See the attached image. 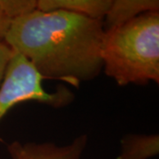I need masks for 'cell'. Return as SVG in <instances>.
<instances>
[{
  "label": "cell",
  "instance_id": "6da1fadb",
  "mask_svg": "<svg viewBox=\"0 0 159 159\" xmlns=\"http://www.w3.org/2000/svg\"><path fill=\"white\" fill-rule=\"evenodd\" d=\"M102 20L64 11L34 9L11 23L5 43L45 79L79 86L102 71Z\"/></svg>",
  "mask_w": 159,
  "mask_h": 159
},
{
  "label": "cell",
  "instance_id": "7a4b0ae2",
  "mask_svg": "<svg viewBox=\"0 0 159 159\" xmlns=\"http://www.w3.org/2000/svg\"><path fill=\"white\" fill-rule=\"evenodd\" d=\"M102 70L119 86L159 83V11L104 30Z\"/></svg>",
  "mask_w": 159,
  "mask_h": 159
},
{
  "label": "cell",
  "instance_id": "3957f363",
  "mask_svg": "<svg viewBox=\"0 0 159 159\" xmlns=\"http://www.w3.org/2000/svg\"><path fill=\"white\" fill-rule=\"evenodd\" d=\"M43 80L22 55L14 51L0 87V120L19 103L34 101L59 109L74 101V94L66 87L53 92L46 91Z\"/></svg>",
  "mask_w": 159,
  "mask_h": 159
},
{
  "label": "cell",
  "instance_id": "277c9868",
  "mask_svg": "<svg viewBox=\"0 0 159 159\" xmlns=\"http://www.w3.org/2000/svg\"><path fill=\"white\" fill-rule=\"evenodd\" d=\"M88 144V135L81 134L72 142L59 146L53 142L8 143L7 151L11 159H80Z\"/></svg>",
  "mask_w": 159,
  "mask_h": 159
},
{
  "label": "cell",
  "instance_id": "5b68a950",
  "mask_svg": "<svg viewBox=\"0 0 159 159\" xmlns=\"http://www.w3.org/2000/svg\"><path fill=\"white\" fill-rule=\"evenodd\" d=\"M159 11L157 0H111L102 20L104 30L114 29L149 11Z\"/></svg>",
  "mask_w": 159,
  "mask_h": 159
},
{
  "label": "cell",
  "instance_id": "8992f818",
  "mask_svg": "<svg viewBox=\"0 0 159 159\" xmlns=\"http://www.w3.org/2000/svg\"><path fill=\"white\" fill-rule=\"evenodd\" d=\"M111 4V0H37L36 9L67 11L102 20Z\"/></svg>",
  "mask_w": 159,
  "mask_h": 159
},
{
  "label": "cell",
  "instance_id": "52a82bcc",
  "mask_svg": "<svg viewBox=\"0 0 159 159\" xmlns=\"http://www.w3.org/2000/svg\"><path fill=\"white\" fill-rule=\"evenodd\" d=\"M159 154V135L128 134L120 140L117 159H149Z\"/></svg>",
  "mask_w": 159,
  "mask_h": 159
},
{
  "label": "cell",
  "instance_id": "ba28073f",
  "mask_svg": "<svg viewBox=\"0 0 159 159\" xmlns=\"http://www.w3.org/2000/svg\"><path fill=\"white\" fill-rule=\"evenodd\" d=\"M37 0H0V43L16 18L36 9Z\"/></svg>",
  "mask_w": 159,
  "mask_h": 159
},
{
  "label": "cell",
  "instance_id": "9c48e42d",
  "mask_svg": "<svg viewBox=\"0 0 159 159\" xmlns=\"http://www.w3.org/2000/svg\"><path fill=\"white\" fill-rule=\"evenodd\" d=\"M13 53L14 51L6 43H0V87L5 77L7 66L10 62V59L12 57Z\"/></svg>",
  "mask_w": 159,
  "mask_h": 159
}]
</instances>
